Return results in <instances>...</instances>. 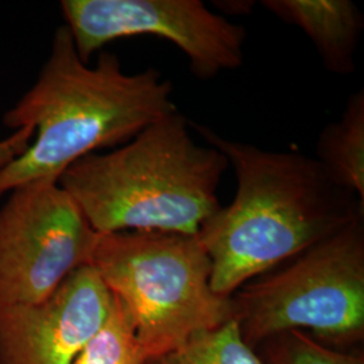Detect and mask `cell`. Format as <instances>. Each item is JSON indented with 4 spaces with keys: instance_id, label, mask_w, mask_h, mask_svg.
<instances>
[{
    "instance_id": "cell-1",
    "label": "cell",
    "mask_w": 364,
    "mask_h": 364,
    "mask_svg": "<svg viewBox=\"0 0 364 364\" xmlns=\"http://www.w3.org/2000/svg\"><path fill=\"white\" fill-rule=\"evenodd\" d=\"M232 166L236 193L205 221L197 237L210 260V287L232 297L313 245L364 216V203L333 181L316 158L231 141L191 122Z\"/></svg>"
},
{
    "instance_id": "cell-2",
    "label": "cell",
    "mask_w": 364,
    "mask_h": 364,
    "mask_svg": "<svg viewBox=\"0 0 364 364\" xmlns=\"http://www.w3.org/2000/svg\"><path fill=\"white\" fill-rule=\"evenodd\" d=\"M171 93L159 70L126 73L114 53L88 65L68 27H58L37 82L3 119L14 130L31 129L33 144L0 169V197L26 182L58 181L78 159L130 142L177 111Z\"/></svg>"
},
{
    "instance_id": "cell-3",
    "label": "cell",
    "mask_w": 364,
    "mask_h": 364,
    "mask_svg": "<svg viewBox=\"0 0 364 364\" xmlns=\"http://www.w3.org/2000/svg\"><path fill=\"white\" fill-rule=\"evenodd\" d=\"M228 161L192 136L178 109L107 154H90L58 183L97 234L158 231L198 234L220 208L218 191Z\"/></svg>"
},
{
    "instance_id": "cell-4",
    "label": "cell",
    "mask_w": 364,
    "mask_h": 364,
    "mask_svg": "<svg viewBox=\"0 0 364 364\" xmlns=\"http://www.w3.org/2000/svg\"><path fill=\"white\" fill-rule=\"evenodd\" d=\"M90 264L130 314L147 360L235 318L232 297L212 290L197 235L99 234Z\"/></svg>"
},
{
    "instance_id": "cell-5",
    "label": "cell",
    "mask_w": 364,
    "mask_h": 364,
    "mask_svg": "<svg viewBox=\"0 0 364 364\" xmlns=\"http://www.w3.org/2000/svg\"><path fill=\"white\" fill-rule=\"evenodd\" d=\"M235 320L248 344L291 331L350 344L364 333V216L274 273L240 287Z\"/></svg>"
},
{
    "instance_id": "cell-6",
    "label": "cell",
    "mask_w": 364,
    "mask_h": 364,
    "mask_svg": "<svg viewBox=\"0 0 364 364\" xmlns=\"http://www.w3.org/2000/svg\"><path fill=\"white\" fill-rule=\"evenodd\" d=\"M0 209V308L38 304L90 264L99 234L57 180L26 182Z\"/></svg>"
},
{
    "instance_id": "cell-7",
    "label": "cell",
    "mask_w": 364,
    "mask_h": 364,
    "mask_svg": "<svg viewBox=\"0 0 364 364\" xmlns=\"http://www.w3.org/2000/svg\"><path fill=\"white\" fill-rule=\"evenodd\" d=\"M61 9L85 63L107 43L136 36H156L176 45L200 80L245 63L246 28L200 0H64Z\"/></svg>"
},
{
    "instance_id": "cell-8",
    "label": "cell",
    "mask_w": 364,
    "mask_h": 364,
    "mask_svg": "<svg viewBox=\"0 0 364 364\" xmlns=\"http://www.w3.org/2000/svg\"><path fill=\"white\" fill-rule=\"evenodd\" d=\"M114 294L91 264L38 304L0 308V364H72L102 326Z\"/></svg>"
},
{
    "instance_id": "cell-9",
    "label": "cell",
    "mask_w": 364,
    "mask_h": 364,
    "mask_svg": "<svg viewBox=\"0 0 364 364\" xmlns=\"http://www.w3.org/2000/svg\"><path fill=\"white\" fill-rule=\"evenodd\" d=\"M275 18L299 27L311 39L328 72L347 76L364 30V16L351 0H263Z\"/></svg>"
},
{
    "instance_id": "cell-10",
    "label": "cell",
    "mask_w": 364,
    "mask_h": 364,
    "mask_svg": "<svg viewBox=\"0 0 364 364\" xmlns=\"http://www.w3.org/2000/svg\"><path fill=\"white\" fill-rule=\"evenodd\" d=\"M314 158L333 181L364 203L363 90L353 92L340 119L320 132Z\"/></svg>"
},
{
    "instance_id": "cell-11",
    "label": "cell",
    "mask_w": 364,
    "mask_h": 364,
    "mask_svg": "<svg viewBox=\"0 0 364 364\" xmlns=\"http://www.w3.org/2000/svg\"><path fill=\"white\" fill-rule=\"evenodd\" d=\"M130 314L114 296V302L102 326L78 353L72 364H146Z\"/></svg>"
},
{
    "instance_id": "cell-12",
    "label": "cell",
    "mask_w": 364,
    "mask_h": 364,
    "mask_svg": "<svg viewBox=\"0 0 364 364\" xmlns=\"http://www.w3.org/2000/svg\"><path fill=\"white\" fill-rule=\"evenodd\" d=\"M146 364H266L242 336L236 320L198 335L176 351Z\"/></svg>"
},
{
    "instance_id": "cell-13",
    "label": "cell",
    "mask_w": 364,
    "mask_h": 364,
    "mask_svg": "<svg viewBox=\"0 0 364 364\" xmlns=\"http://www.w3.org/2000/svg\"><path fill=\"white\" fill-rule=\"evenodd\" d=\"M270 340L266 364H364L363 356L329 348L302 331L287 332Z\"/></svg>"
},
{
    "instance_id": "cell-14",
    "label": "cell",
    "mask_w": 364,
    "mask_h": 364,
    "mask_svg": "<svg viewBox=\"0 0 364 364\" xmlns=\"http://www.w3.org/2000/svg\"><path fill=\"white\" fill-rule=\"evenodd\" d=\"M218 7L230 14H248L254 7L252 1H218Z\"/></svg>"
}]
</instances>
